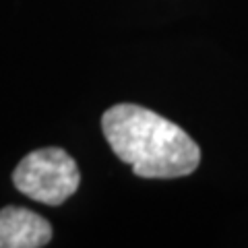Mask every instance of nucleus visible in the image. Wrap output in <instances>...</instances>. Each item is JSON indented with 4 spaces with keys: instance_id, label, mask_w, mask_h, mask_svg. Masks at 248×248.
I'll return each instance as SVG.
<instances>
[{
    "instance_id": "7ed1b4c3",
    "label": "nucleus",
    "mask_w": 248,
    "mask_h": 248,
    "mask_svg": "<svg viewBox=\"0 0 248 248\" xmlns=\"http://www.w3.org/2000/svg\"><path fill=\"white\" fill-rule=\"evenodd\" d=\"M52 240V226L23 207L0 209V248H40Z\"/></svg>"
},
{
    "instance_id": "f257e3e1",
    "label": "nucleus",
    "mask_w": 248,
    "mask_h": 248,
    "mask_svg": "<svg viewBox=\"0 0 248 248\" xmlns=\"http://www.w3.org/2000/svg\"><path fill=\"white\" fill-rule=\"evenodd\" d=\"M102 128L112 151L141 178H182L201 164V149L190 135L143 106H112Z\"/></svg>"
},
{
    "instance_id": "f03ea898",
    "label": "nucleus",
    "mask_w": 248,
    "mask_h": 248,
    "mask_svg": "<svg viewBox=\"0 0 248 248\" xmlns=\"http://www.w3.org/2000/svg\"><path fill=\"white\" fill-rule=\"evenodd\" d=\"M81 182L75 159L60 147H46L25 155L15 168L13 184L25 197L58 207L71 199Z\"/></svg>"
}]
</instances>
